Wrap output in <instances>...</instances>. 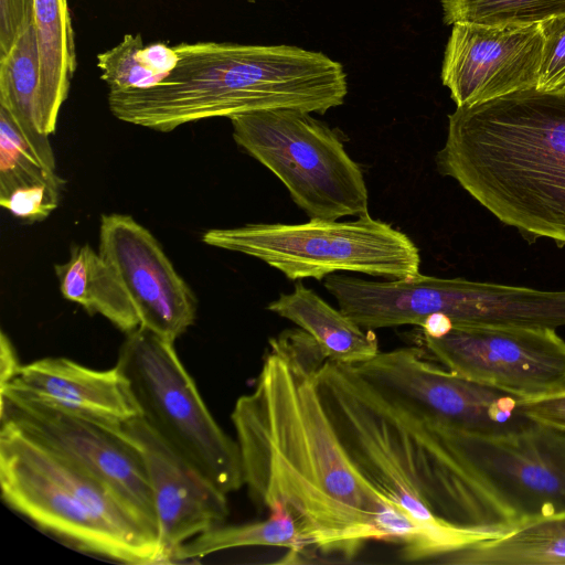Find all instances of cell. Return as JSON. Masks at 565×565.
Wrapping results in <instances>:
<instances>
[{
	"mask_svg": "<svg viewBox=\"0 0 565 565\" xmlns=\"http://www.w3.org/2000/svg\"><path fill=\"white\" fill-rule=\"evenodd\" d=\"M275 546L289 550L292 563L308 546L292 513L281 503L269 509V518L264 521L218 525L182 544L175 552L173 562L195 559L209 554L236 547Z\"/></svg>",
	"mask_w": 565,
	"mask_h": 565,
	"instance_id": "ffe728a7",
	"label": "cell"
},
{
	"mask_svg": "<svg viewBox=\"0 0 565 565\" xmlns=\"http://www.w3.org/2000/svg\"><path fill=\"white\" fill-rule=\"evenodd\" d=\"M60 191V188L44 183L25 185L0 196V205L15 217L38 222L56 209Z\"/></svg>",
	"mask_w": 565,
	"mask_h": 565,
	"instance_id": "484cf974",
	"label": "cell"
},
{
	"mask_svg": "<svg viewBox=\"0 0 565 565\" xmlns=\"http://www.w3.org/2000/svg\"><path fill=\"white\" fill-rule=\"evenodd\" d=\"M430 359L471 381L520 398L565 391V341L550 328L454 324L422 334Z\"/></svg>",
	"mask_w": 565,
	"mask_h": 565,
	"instance_id": "9c48e42d",
	"label": "cell"
},
{
	"mask_svg": "<svg viewBox=\"0 0 565 565\" xmlns=\"http://www.w3.org/2000/svg\"><path fill=\"white\" fill-rule=\"evenodd\" d=\"M0 420L13 424L107 484L158 532L142 455L122 427L54 407L10 387L0 390Z\"/></svg>",
	"mask_w": 565,
	"mask_h": 565,
	"instance_id": "8fae6325",
	"label": "cell"
},
{
	"mask_svg": "<svg viewBox=\"0 0 565 565\" xmlns=\"http://www.w3.org/2000/svg\"><path fill=\"white\" fill-rule=\"evenodd\" d=\"M143 47L140 34H126L116 46L97 55L100 78L109 90L145 88L162 79L147 62Z\"/></svg>",
	"mask_w": 565,
	"mask_h": 565,
	"instance_id": "cb8c5ba5",
	"label": "cell"
},
{
	"mask_svg": "<svg viewBox=\"0 0 565 565\" xmlns=\"http://www.w3.org/2000/svg\"><path fill=\"white\" fill-rule=\"evenodd\" d=\"M252 2H254L255 0H250Z\"/></svg>",
	"mask_w": 565,
	"mask_h": 565,
	"instance_id": "4dcf8cb0",
	"label": "cell"
},
{
	"mask_svg": "<svg viewBox=\"0 0 565 565\" xmlns=\"http://www.w3.org/2000/svg\"><path fill=\"white\" fill-rule=\"evenodd\" d=\"M233 138L273 172L309 218L369 213L360 166L338 134L311 113L275 108L232 116Z\"/></svg>",
	"mask_w": 565,
	"mask_h": 565,
	"instance_id": "52a82bcc",
	"label": "cell"
},
{
	"mask_svg": "<svg viewBox=\"0 0 565 565\" xmlns=\"http://www.w3.org/2000/svg\"><path fill=\"white\" fill-rule=\"evenodd\" d=\"M523 412L533 420L565 431V391L533 398H521Z\"/></svg>",
	"mask_w": 565,
	"mask_h": 565,
	"instance_id": "83f0119b",
	"label": "cell"
},
{
	"mask_svg": "<svg viewBox=\"0 0 565 565\" xmlns=\"http://www.w3.org/2000/svg\"><path fill=\"white\" fill-rule=\"evenodd\" d=\"M40 52L33 19L0 57V107L24 130L38 131Z\"/></svg>",
	"mask_w": 565,
	"mask_h": 565,
	"instance_id": "7402d4cb",
	"label": "cell"
},
{
	"mask_svg": "<svg viewBox=\"0 0 565 565\" xmlns=\"http://www.w3.org/2000/svg\"><path fill=\"white\" fill-rule=\"evenodd\" d=\"M444 22L526 25L565 14V0H439Z\"/></svg>",
	"mask_w": 565,
	"mask_h": 565,
	"instance_id": "603a6c76",
	"label": "cell"
},
{
	"mask_svg": "<svg viewBox=\"0 0 565 565\" xmlns=\"http://www.w3.org/2000/svg\"><path fill=\"white\" fill-rule=\"evenodd\" d=\"M324 361L300 328L271 338L231 420L253 501L284 504L308 547L351 559L369 541H383L377 518L391 502L355 468L327 414L317 386Z\"/></svg>",
	"mask_w": 565,
	"mask_h": 565,
	"instance_id": "6da1fadb",
	"label": "cell"
},
{
	"mask_svg": "<svg viewBox=\"0 0 565 565\" xmlns=\"http://www.w3.org/2000/svg\"><path fill=\"white\" fill-rule=\"evenodd\" d=\"M6 504L71 545L127 564H163L157 530L107 484L0 420Z\"/></svg>",
	"mask_w": 565,
	"mask_h": 565,
	"instance_id": "277c9868",
	"label": "cell"
},
{
	"mask_svg": "<svg viewBox=\"0 0 565 565\" xmlns=\"http://www.w3.org/2000/svg\"><path fill=\"white\" fill-rule=\"evenodd\" d=\"M32 19L40 52L38 131H55L61 107L76 71L75 36L67 0H32Z\"/></svg>",
	"mask_w": 565,
	"mask_h": 565,
	"instance_id": "e0dca14e",
	"label": "cell"
},
{
	"mask_svg": "<svg viewBox=\"0 0 565 565\" xmlns=\"http://www.w3.org/2000/svg\"><path fill=\"white\" fill-rule=\"evenodd\" d=\"M454 524L499 536L565 512V431L535 422L518 433L482 436L455 429Z\"/></svg>",
	"mask_w": 565,
	"mask_h": 565,
	"instance_id": "5b68a950",
	"label": "cell"
},
{
	"mask_svg": "<svg viewBox=\"0 0 565 565\" xmlns=\"http://www.w3.org/2000/svg\"><path fill=\"white\" fill-rule=\"evenodd\" d=\"M62 296L98 313L125 333L140 326L137 311L118 277L89 245H75L66 263L55 265Z\"/></svg>",
	"mask_w": 565,
	"mask_h": 565,
	"instance_id": "d6986e66",
	"label": "cell"
},
{
	"mask_svg": "<svg viewBox=\"0 0 565 565\" xmlns=\"http://www.w3.org/2000/svg\"><path fill=\"white\" fill-rule=\"evenodd\" d=\"M122 429L146 465L163 564L173 563L182 544L224 524L230 514L227 494L173 450L141 416Z\"/></svg>",
	"mask_w": 565,
	"mask_h": 565,
	"instance_id": "5bb4252c",
	"label": "cell"
},
{
	"mask_svg": "<svg viewBox=\"0 0 565 565\" xmlns=\"http://www.w3.org/2000/svg\"><path fill=\"white\" fill-rule=\"evenodd\" d=\"M436 164L529 243L565 246V92L457 107Z\"/></svg>",
	"mask_w": 565,
	"mask_h": 565,
	"instance_id": "7a4b0ae2",
	"label": "cell"
},
{
	"mask_svg": "<svg viewBox=\"0 0 565 565\" xmlns=\"http://www.w3.org/2000/svg\"><path fill=\"white\" fill-rule=\"evenodd\" d=\"M99 254L126 290L140 326L174 342L193 324V292L154 236L131 216H102Z\"/></svg>",
	"mask_w": 565,
	"mask_h": 565,
	"instance_id": "4fadbf2b",
	"label": "cell"
},
{
	"mask_svg": "<svg viewBox=\"0 0 565 565\" xmlns=\"http://www.w3.org/2000/svg\"><path fill=\"white\" fill-rule=\"evenodd\" d=\"M32 0H0V57L32 21Z\"/></svg>",
	"mask_w": 565,
	"mask_h": 565,
	"instance_id": "4316f807",
	"label": "cell"
},
{
	"mask_svg": "<svg viewBox=\"0 0 565 565\" xmlns=\"http://www.w3.org/2000/svg\"><path fill=\"white\" fill-rule=\"evenodd\" d=\"M204 244L258 258L288 279L321 280L340 271L404 279L419 274V249L392 225L369 213L354 221L255 223L211 228Z\"/></svg>",
	"mask_w": 565,
	"mask_h": 565,
	"instance_id": "8992f818",
	"label": "cell"
},
{
	"mask_svg": "<svg viewBox=\"0 0 565 565\" xmlns=\"http://www.w3.org/2000/svg\"><path fill=\"white\" fill-rule=\"evenodd\" d=\"M117 366L129 381L141 417L222 492L244 486L239 450L216 423L174 349L139 326L126 333Z\"/></svg>",
	"mask_w": 565,
	"mask_h": 565,
	"instance_id": "ba28073f",
	"label": "cell"
},
{
	"mask_svg": "<svg viewBox=\"0 0 565 565\" xmlns=\"http://www.w3.org/2000/svg\"><path fill=\"white\" fill-rule=\"evenodd\" d=\"M543 43L540 23H455L443 61V84L457 107L536 88Z\"/></svg>",
	"mask_w": 565,
	"mask_h": 565,
	"instance_id": "7c38bea8",
	"label": "cell"
},
{
	"mask_svg": "<svg viewBox=\"0 0 565 565\" xmlns=\"http://www.w3.org/2000/svg\"><path fill=\"white\" fill-rule=\"evenodd\" d=\"M36 183L62 188L49 136L22 129L0 107V196Z\"/></svg>",
	"mask_w": 565,
	"mask_h": 565,
	"instance_id": "44dd1931",
	"label": "cell"
},
{
	"mask_svg": "<svg viewBox=\"0 0 565 565\" xmlns=\"http://www.w3.org/2000/svg\"><path fill=\"white\" fill-rule=\"evenodd\" d=\"M54 407L122 427L141 416L129 381L117 365L95 370L66 358H44L22 365L7 385Z\"/></svg>",
	"mask_w": 565,
	"mask_h": 565,
	"instance_id": "9a60e30c",
	"label": "cell"
},
{
	"mask_svg": "<svg viewBox=\"0 0 565 565\" xmlns=\"http://www.w3.org/2000/svg\"><path fill=\"white\" fill-rule=\"evenodd\" d=\"M452 326V321L446 315L434 313L424 320L420 328L424 335L438 338L446 334Z\"/></svg>",
	"mask_w": 565,
	"mask_h": 565,
	"instance_id": "f546056e",
	"label": "cell"
},
{
	"mask_svg": "<svg viewBox=\"0 0 565 565\" xmlns=\"http://www.w3.org/2000/svg\"><path fill=\"white\" fill-rule=\"evenodd\" d=\"M454 565H565V512L525 521L512 530L455 551Z\"/></svg>",
	"mask_w": 565,
	"mask_h": 565,
	"instance_id": "ac0fdd59",
	"label": "cell"
},
{
	"mask_svg": "<svg viewBox=\"0 0 565 565\" xmlns=\"http://www.w3.org/2000/svg\"><path fill=\"white\" fill-rule=\"evenodd\" d=\"M543 52L536 89L565 92V14L540 23Z\"/></svg>",
	"mask_w": 565,
	"mask_h": 565,
	"instance_id": "d4e9b609",
	"label": "cell"
},
{
	"mask_svg": "<svg viewBox=\"0 0 565 565\" xmlns=\"http://www.w3.org/2000/svg\"><path fill=\"white\" fill-rule=\"evenodd\" d=\"M426 358L423 349L404 347L379 352L354 367L373 384L458 430L502 436L535 423L523 412L520 397L460 376Z\"/></svg>",
	"mask_w": 565,
	"mask_h": 565,
	"instance_id": "30bf717a",
	"label": "cell"
},
{
	"mask_svg": "<svg viewBox=\"0 0 565 565\" xmlns=\"http://www.w3.org/2000/svg\"><path fill=\"white\" fill-rule=\"evenodd\" d=\"M15 350L7 337L1 331L0 335V387L7 385L18 374L20 367Z\"/></svg>",
	"mask_w": 565,
	"mask_h": 565,
	"instance_id": "f1b7e54d",
	"label": "cell"
},
{
	"mask_svg": "<svg viewBox=\"0 0 565 565\" xmlns=\"http://www.w3.org/2000/svg\"><path fill=\"white\" fill-rule=\"evenodd\" d=\"M173 50L177 63L159 83L109 90L116 118L168 132L191 121L264 109L324 114L348 94L342 65L320 52L224 42L179 43Z\"/></svg>",
	"mask_w": 565,
	"mask_h": 565,
	"instance_id": "3957f363",
	"label": "cell"
},
{
	"mask_svg": "<svg viewBox=\"0 0 565 565\" xmlns=\"http://www.w3.org/2000/svg\"><path fill=\"white\" fill-rule=\"evenodd\" d=\"M267 309L308 333L330 362L355 366L380 352L373 330L360 327L301 282L269 302Z\"/></svg>",
	"mask_w": 565,
	"mask_h": 565,
	"instance_id": "2e32d148",
	"label": "cell"
}]
</instances>
